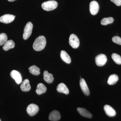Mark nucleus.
I'll return each mask as SVG.
<instances>
[{"mask_svg": "<svg viewBox=\"0 0 121 121\" xmlns=\"http://www.w3.org/2000/svg\"><path fill=\"white\" fill-rule=\"evenodd\" d=\"M58 3L55 0H50L44 2L41 7L45 11H50L55 9L58 6Z\"/></svg>", "mask_w": 121, "mask_h": 121, "instance_id": "obj_2", "label": "nucleus"}, {"mask_svg": "<svg viewBox=\"0 0 121 121\" xmlns=\"http://www.w3.org/2000/svg\"><path fill=\"white\" fill-rule=\"evenodd\" d=\"M9 1H10V2H13V1H15V0H8Z\"/></svg>", "mask_w": 121, "mask_h": 121, "instance_id": "obj_27", "label": "nucleus"}, {"mask_svg": "<svg viewBox=\"0 0 121 121\" xmlns=\"http://www.w3.org/2000/svg\"><path fill=\"white\" fill-rule=\"evenodd\" d=\"M43 79L46 82L52 83L54 80V78L52 74L48 73L47 71H45L43 72Z\"/></svg>", "mask_w": 121, "mask_h": 121, "instance_id": "obj_15", "label": "nucleus"}, {"mask_svg": "<svg viewBox=\"0 0 121 121\" xmlns=\"http://www.w3.org/2000/svg\"><path fill=\"white\" fill-rule=\"evenodd\" d=\"M61 58L64 62L67 64H70L71 62V59L67 52L65 51L62 50L60 53Z\"/></svg>", "mask_w": 121, "mask_h": 121, "instance_id": "obj_17", "label": "nucleus"}, {"mask_svg": "<svg viewBox=\"0 0 121 121\" xmlns=\"http://www.w3.org/2000/svg\"><path fill=\"white\" fill-rule=\"evenodd\" d=\"M29 72L33 75H38L40 74V69L35 65H33L29 68Z\"/></svg>", "mask_w": 121, "mask_h": 121, "instance_id": "obj_21", "label": "nucleus"}, {"mask_svg": "<svg viewBox=\"0 0 121 121\" xmlns=\"http://www.w3.org/2000/svg\"><path fill=\"white\" fill-rule=\"evenodd\" d=\"M114 20L112 17H105L101 20V23L102 25H106L108 24L112 23L114 22Z\"/></svg>", "mask_w": 121, "mask_h": 121, "instance_id": "obj_22", "label": "nucleus"}, {"mask_svg": "<svg viewBox=\"0 0 121 121\" xmlns=\"http://www.w3.org/2000/svg\"><path fill=\"white\" fill-rule=\"evenodd\" d=\"M56 90L59 93H64L67 95L69 93V90L66 85L63 83L58 84L56 88Z\"/></svg>", "mask_w": 121, "mask_h": 121, "instance_id": "obj_13", "label": "nucleus"}, {"mask_svg": "<svg viewBox=\"0 0 121 121\" xmlns=\"http://www.w3.org/2000/svg\"><path fill=\"white\" fill-rule=\"evenodd\" d=\"M60 118V113L57 110H53L49 114L48 117L50 121H59Z\"/></svg>", "mask_w": 121, "mask_h": 121, "instance_id": "obj_12", "label": "nucleus"}, {"mask_svg": "<svg viewBox=\"0 0 121 121\" xmlns=\"http://www.w3.org/2000/svg\"><path fill=\"white\" fill-rule=\"evenodd\" d=\"M15 16L10 14H5L0 17V22L5 24H8L14 20Z\"/></svg>", "mask_w": 121, "mask_h": 121, "instance_id": "obj_9", "label": "nucleus"}, {"mask_svg": "<svg viewBox=\"0 0 121 121\" xmlns=\"http://www.w3.org/2000/svg\"><path fill=\"white\" fill-rule=\"evenodd\" d=\"M69 43L73 48H77L78 47L80 43L79 39L76 35L71 34L69 37Z\"/></svg>", "mask_w": 121, "mask_h": 121, "instance_id": "obj_4", "label": "nucleus"}, {"mask_svg": "<svg viewBox=\"0 0 121 121\" xmlns=\"http://www.w3.org/2000/svg\"><path fill=\"white\" fill-rule=\"evenodd\" d=\"M112 40L114 43L121 45V38L118 36H114L112 38Z\"/></svg>", "mask_w": 121, "mask_h": 121, "instance_id": "obj_25", "label": "nucleus"}, {"mask_svg": "<svg viewBox=\"0 0 121 121\" xmlns=\"http://www.w3.org/2000/svg\"><path fill=\"white\" fill-rule=\"evenodd\" d=\"M0 121H1V119H0Z\"/></svg>", "mask_w": 121, "mask_h": 121, "instance_id": "obj_28", "label": "nucleus"}, {"mask_svg": "<svg viewBox=\"0 0 121 121\" xmlns=\"http://www.w3.org/2000/svg\"><path fill=\"white\" fill-rule=\"evenodd\" d=\"M77 109L78 112L83 117L88 118H91L92 117L91 114L85 108L79 107L77 108Z\"/></svg>", "mask_w": 121, "mask_h": 121, "instance_id": "obj_14", "label": "nucleus"}, {"mask_svg": "<svg viewBox=\"0 0 121 121\" xmlns=\"http://www.w3.org/2000/svg\"><path fill=\"white\" fill-rule=\"evenodd\" d=\"M104 108L106 114L109 117H113L116 115V111L111 106L108 105H105Z\"/></svg>", "mask_w": 121, "mask_h": 121, "instance_id": "obj_11", "label": "nucleus"}, {"mask_svg": "<svg viewBox=\"0 0 121 121\" xmlns=\"http://www.w3.org/2000/svg\"><path fill=\"white\" fill-rule=\"evenodd\" d=\"M8 40V36L4 33L0 34V46L4 45L5 43Z\"/></svg>", "mask_w": 121, "mask_h": 121, "instance_id": "obj_24", "label": "nucleus"}, {"mask_svg": "<svg viewBox=\"0 0 121 121\" xmlns=\"http://www.w3.org/2000/svg\"><path fill=\"white\" fill-rule=\"evenodd\" d=\"M33 25L31 22H28L26 24L24 30L23 38L24 40H27L30 37L32 32Z\"/></svg>", "mask_w": 121, "mask_h": 121, "instance_id": "obj_3", "label": "nucleus"}, {"mask_svg": "<svg viewBox=\"0 0 121 121\" xmlns=\"http://www.w3.org/2000/svg\"><path fill=\"white\" fill-rule=\"evenodd\" d=\"M47 90V87L44 84L42 83H39L37 85L36 92L37 94L40 95L45 93Z\"/></svg>", "mask_w": 121, "mask_h": 121, "instance_id": "obj_19", "label": "nucleus"}, {"mask_svg": "<svg viewBox=\"0 0 121 121\" xmlns=\"http://www.w3.org/2000/svg\"><path fill=\"white\" fill-rule=\"evenodd\" d=\"M21 89L23 91H28L31 89V86L28 79H25L21 85Z\"/></svg>", "mask_w": 121, "mask_h": 121, "instance_id": "obj_16", "label": "nucleus"}, {"mask_svg": "<svg viewBox=\"0 0 121 121\" xmlns=\"http://www.w3.org/2000/svg\"><path fill=\"white\" fill-rule=\"evenodd\" d=\"M15 43L12 40H7L3 47V50L5 51H7L11 48H13L15 47Z\"/></svg>", "mask_w": 121, "mask_h": 121, "instance_id": "obj_18", "label": "nucleus"}, {"mask_svg": "<svg viewBox=\"0 0 121 121\" xmlns=\"http://www.w3.org/2000/svg\"><path fill=\"white\" fill-rule=\"evenodd\" d=\"M99 9V5L97 1H93L90 2V10L91 13L92 15H96L98 12Z\"/></svg>", "mask_w": 121, "mask_h": 121, "instance_id": "obj_7", "label": "nucleus"}, {"mask_svg": "<svg viewBox=\"0 0 121 121\" xmlns=\"http://www.w3.org/2000/svg\"><path fill=\"white\" fill-rule=\"evenodd\" d=\"M39 108L37 105L31 104L29 105L26 109L27 112L30 116H33L39 112Z\"/></svg>", "mask_w": 121, "mask_h": 121, "instance_id": "obj_6", "label": "nucleus"}, {"mask_svg": "<svg viewBox=\"0 0 121 121\" xmlns=\"http://www.w3.org/2000/svg\"><path fill=\"white\" fill-rule=\"evenodd\" d=\"M10 75L17 84H20L22 82V76L19 72L16 70H13L10 73Z\"/></svg>", "mask_w": 121, "mask_h": 121, "instance_id": "obj_8", "label": "nucleus"}, {"mask_svg": "<svg viewBox=\"0 0 121 121\" xmlns=\"http://www.w3.org/2000/svg\"><path fill=\"white\" fill-rule=\"evenodd\" d=\"M46 44V39L43 36H40L35 40L33 47L36 51H40L43 50Z\"/></svg>", "mask_w": 121, "mask_h": 121, "instance_id": "obj_1", "label": "nucleus"}, {"mask_svg": "<svg viewBox=\"0 0 121 121\" xmlns=\"http://www.w3.org/2000/svg\"><path fill=\"white\" fill-rule=\"evenodd\" d=\"M112 2L114 3L117 6L121 5V0H110Z\"/></svg>", "mask_w": 121, "mask_h": 121, "instance_id": "obj_26", "label": "nucleus"}, {"mask_svg": "<svg viewBox=\"0 0 121 121\" xmlns=\"http://www.w3.org/2000/svg\"><path fill=\"white\" fill-rule=\"evenodd\" d=\"M80 86L83 93L85 95L88 96L90 95V92L86 81L84 79L81 78L80 80Z\"/></svg>", "mask_w": 121, "mask_h": 121, "instance_id": "obj_10", "label": "nucleus"}, {"mask_svg": "<svg viewBox=\"0 0 121 121\" xmlns=\"http://www.w3.org/2000/svg\"><path fill=\"white\" fill-rule=\"evenodd\" d=\"M111 57L115 62L118 65H121V56L120 55L116 53H113Z\"/></svg>", "mask_w": 121, "mask_h": 121, "instance_id": "obj_23", "label": "nucleus"}, {"mask_svg": "<svg viewBox=\"0 0 121 121\" xmlns=\"http://www.w3.org/2000/svg\"><path fill=\"white\" fill-rule=\"evenodd\" d=\"M118 79L119 78H118V76L117 75L113 74L110 76L107 82L109 85H114L118 81Z\"/></svg>", "mask_w": 121, "mask_h": 121, "instance_id": "obj_20", "label": "nucleus"}, {"mask_svg": "<svg viewBox=\"0 0 121 121\" xmlns=\"http://www.w3.org/2000/svg\"><path fill=\"white\" fill-rule=\"evenodd\" d=\"M107 60V57L105 54H99L95 57V63L98 66H102L105 65Z\"/></svg>", "mask_w": 121, "mask_h": 121, "instance_id": "obj_5", "label": "nucleus"}]
</instances>
